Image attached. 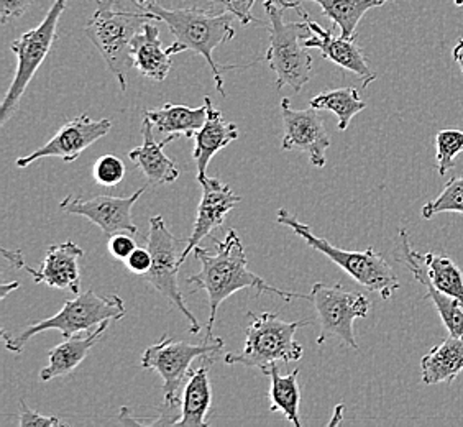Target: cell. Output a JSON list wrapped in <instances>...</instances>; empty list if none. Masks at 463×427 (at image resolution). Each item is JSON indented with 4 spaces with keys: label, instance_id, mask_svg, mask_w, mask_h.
Instances as JSON below:
<instances>
[{
    "label": "cell",
    "instance_id": "cell-38",
    "mask_svg": "<svg viewBox=\"0 0 463 427\" xmlns=\"http://www.w3.org/2000/svg\"><path fill=\"white\" fill-rule=\"evenodd\" d=\"M2 255H4V259L9 261L12 267L17 268V270H24V267L27 265L25 257H24V253L20 250L2 249Z\"/></svg>",
    "mask_w": 463,
    "mask_h": 427
},
{
    "label": "cell",
    "instance_id": "cell-32",
    "mask_svg": "<svg viewBox=\"0 0 463 427\" xmlns=\"http://www.w3.org/2000/svg\"><path fill=\"white\" fill-rule=\"evenodd\" d=\"M125 178V163L114 155L100 157L94 165V181L104 187L120 185Z\"/></svg>",
    "mask_w": 463,
    "mask_h": 427
},
{
    "label": "cell",
    "instance_id": "cell-12",
    "mask_svg": "<svg viewBox=\"0 0 463 427\" xmlns=\"http://www.w3.org/2000/svg\"><path fill=\"white\" fill-rule=\"evenodd\" d=\"M110 130L112 122L109 119L92 120L90 114H82L61 125V128L53 135V138L48 140L43 147H40L27 157L18 158L17 166L27 168L36 160L50 157L61 158L64 163H74L80 158V153L90 148L92 143L110 134Z\"/></svg>",
    "mask_w": 463,
    "mask_h": 427
},
{
    "label": "cell",
    "instance_id": "cell-34",
    "mask_svg": "<svg viewBox=\"0 0 463 427\" xmlns=\"http://www.w3.org/2000/svg\"><path fill=\"white\" fill-rule=\"evenodd\" d=\"M20 418H18V426L20 427H58L62 426L61 419L54 418V416H43L36 411L30 410L25 400L20 401Z\"/></svg>",
    "mask_w": 463,
    "mask_h": 427
},
{
    "label": "cell",
    "instance_id": "cell-8",
    "mask_svg": "<svg viewBox=\"0 0 463 427\" xmlns=\"http://www.w3.org/2000/svg\"><path fill=\"white\" fill-rule=\"evenodd\" d=\"M68 0H54L53 5L48 10L42 24L33 30H28L24 35L10 43L12 53L17 56V71L12 80L9 90L0 106V125L9 122L10 117L15 114L24 92L27 90L28 84L35 78L38 68L43 64L46 56L50 53L56 30L61 18L62 12L66 10Z\"/></svg>",
    "mask_w": 463,
    "mask_h": 427
},
{
    "label": "cell",
    "instance_id": "cell-40",
    "mask_svg": "<svg viewBox=\"0 0 463 427\" xmlns=\"http://www.w3.org/2000/svg\"><path fill=\"white\" fill-rule=\"evenodd\" d=\"M18 286H20L18 281H12V283H2V286H0V298H2V299H5V298H7V296H9L12 291L18 289Z\"/></svg>",
    "mask_w": 463,
    "mask_h": 427
},
{
    "label": "cell",
    "instance_id": "cell-41",
    "mask_svg": "<svg viewBox=\"0 0 463 427\" xmlns=\"http://www.w3.org/2000/svg\"><path fill=\"white\" fill-rule=\"evenodd\" d=\"M125 2H132L137 9H140L146 0H125Z\"/></svg>",
    "mask_w": 463,
    "mask_h": 427
},
{
    "label": "cell",
    "instance_id": "cell-7",
    "mask_svg": "<svg viewBox=\"0 0 463 427\" xmlns=\"http://www.w3.org/2000/svg\"><path fill=\"white\" fill-rule=\"evenodd\" d=\"M263 7L269 22V48L265 60L277 74V90L291 88L299 92L311 81L312 58L306 52L303 40L309 35L306 22H286L285 9L277 0H265Z\"/></svg>",
    "mask_w": 463,
    "mask_h": 427
},
{
    "label": "cell",
    "instance_id": "cell-14",
    "mask_svg": "<svg viewBox=\"0 0 463 427\" xmlns=\"http://www.w3.org/2000/svg\"><path fill=\"white\" fill-rule=\"evenodd\" d=\"M281 116L285 122V135L281 148L285 152L301 150L309 157L317 168L326 166V153L330 148V137L326 130L324 119L317 109L296 110L289 99L281 100Z\"/></svg>",
    "mask_w": 463,
    "mask_h": 427
},
{
    "label": "cell",
    "instance_id": "cell-4",
    "mask_svg": "<svg viewBox=\"0 0 463 427\" xmlns=\"http://www.w3.org/2000/svg\"><path fill=\"white\" fill-rule=\"evenodd\" d=\"M277 223L289 227L311 249L326 255L330 261H334L347 275L352 276L358 285L364 286L372 293L380 294L382 299H392V294L402 288L390 263L382 253H378L372 247L364 251L339 249L329 241L317 237L307 223H301L294 214L286 209H278Z\"/></svg>",
    "mask_w": 463,
    "mask_h": 427
},
{
    "label": "cell",
    "instance_id": "cell-33",
    "mask_svg": "<svg viewBox=\"0 0 463 427\" xmlns=\"http://www.w3.org/2000/svg\"><path fill=\"white\" fill-rule=\"evenodd\" d=\"M207 2L215 14H231L232 17L241 20L243 25H251V24L261 25L259 18L253 17L251 14L255 0H207Z\"/></svg>",
    "mask_w": 463,
    "mask_h": 427
},
{
    "label": "cell",
    "instance_id": "cell-37",
    "mask_svg": "<svg viewBox=\"0 0 463 427\" xmlns=\"http://www.w3.org/2000/svg\"><path fill=\"white\" fill-rule=\"evenodd\" d=\"M127 261V267L128 270L135 273V275H146L152 268L153 257L150 253L148 247L146 249H137L130 253V257L125 260Z\"/></svg>",
    "mask_w": 463,
    "mask_h": 427
},
{
    "label": "cell",
    "instance_id": "cell-18",
    "mask_svg": "<svg viewBox=\"0 0 463 427\" xmlns=\"http://www.w3.org/2000/svg\"><path fill=\"white\" fill-rule=\"evenodd\" d=\"M400 242H402V257L404 265L408 267L411 275L418 280L420 285L426 288V299L434 304L442 324L446 326L449 336L462 337L463 336V303L454 296L439 291L436 286L430 283L424 265L419 261L416 251L411 249L410 237L404 229L400 231Z\"/></svg>",
    "mask_w": 463,
    "mask_h": 427
},
{
    "label": "cell",
    "instance_id": "cell-21",
    "mask_svg": "<svg viewBox=\"0 0 463 427\" xmlns=\"http://www.w3.org/2000/svg\"><path fill=\"white\" fill-rule=\"evenodd\" d=\"M112 320H106L99 326L98 329L80 337L78 334L70 338H64V342L50 350L48 354V365L40 372L42 382H50L53 378L68 376L71 375L78 366L84 362L92 347L98 344L104 334L108 332L109 326Z\"/></svg>",
    "mask_w": 463,
    "mask_h": 427
},
{
    "label": "cell",
    "instance_id": "cell-6",
    "mask_svg": "<svg viewBox=\"0 0 463 427\" xmlns=\"http://www.w3.org/2000/svg\"><path fill=\"white\" fill-rule=\"evenodd\" d=\"M251 319L245 330V346L241 354H225L227 365L255 366L263 370L277 362H299L304 348L296 340V332L309 326V320H283L273 312H249Z\"/></svg>",
    "mask_w": 463,
    "mask_h": 427
},
{
    "label": "cell",
    "instance_id": "cell-39",
    "mask_svg": "<svg viewBox=\"0 0 463 427\" xmlns=\"http://www.w3.org/2000/svg\"><path fill=\"white\" fill-rule=\"evenodd\" d=\"M454 60L457 64H458V68H460V71L463 74V38H460L458 42H457V45L454 48Z\"/></svg>",
    "mask_w": 463,
    "mask_h": 427
},
{
    "label": "cell",
    "instance_id": "cell-17",
    "mask_svg": "<svg viewBox=\"0 0 463 427\" xmlns=\"http://www.w3.org/2000/svg\"><path fill=\"white\" fill-rule=\"evenodd\" d=\"M84 257V250L74 242L68 241L58 245H50L45 260L38 270L25 265L24 270L32 275L35 283H45L56 289H68L78 296L80 289V270L78 261Z\"/></svg>",
    "mask_w": 463,
    "mask_h": 427
},
{
    "label": "cell",
    "instance_id": "cell-27",
    "mask_svg": "<svg viewBox=\"0 0 463 427\" xmlns=\"http://www.w3.org/2000/svg\"><path fill=\"white\" fill-rule=\"evenodd\" d=\"M263 375H268L271 380L269 386V411L281 413L288 422L296 427H301L299 421V404H301V388L298 383L299 370L296 368L291 374L281 375L277 364L265 366Z\"/></svg>",
    "mask_w": 463,
    "mask_h": 427
},
{
    "label": "cell",
    "instance_id": "cell-24",
    "mask_svg": "<svg viewBox=\"0 0 463 427\" xmlns=\"http://www.w3.org/2000/svg\"><path fill=\"white\" fill-rule=\"evenodd\" d=\"M463 372V336L449 337L430 348L429 354L420 358L422 383L432 386L439 383H454Z\"/></svg>",
    "mask_w": 463,
    "mask_h": 427
},
{
    "label": "cell",
    "instance_id": "cell-2",
    "mask_svg": "<svg viewBox=\"0 0 463 427\" xmlns=\"http://www.w3.org/2000/svg\"><path fill=\"white\" fill-rule=\"evenodd\" d=\"M140 10H145L152 15L153 20L165 22L171 33L175 35V43L168 48V53H183L194 52L204 58L213 70L215 81V90L223 98L227 96L223 90V78L221 66L215 62L214 50L217 46L231 42L235 36L232 27L231 14H215L213 10L197 9H166L156 0H146Z\"/></svg>",
    "mask_w": 463,
    "mask_h": 427
},
{
    "label": "cell",
    "instance_id": "cell-20",
    "mask_svg": "<svg viewBox=\"0 0 463 427\" xmlns=\"http://www.w3.org/2000/svg\"><path fill=\"white\" fill-rule=\"evenodd\" d=\"M142 147H137L128 153V158L137 169L142 171L143 176L150 185H170L179 178V168L176 161L168 158L163 148L165 143L155 142L153 138V124L143 119Z\"/></svg>",
    "mask_w": 463,
    "mask_h": 427
},
{
    "label": "cell",
    "instance_id": "cell-23",
    "mask_svg": "<svg viewBox=\"0 0 463 427\" xmlns=\"http://www.w3.org/2000/svg\"><path fill=\"white\" fill-rule=\"evenodd\" d=\"M132 56H134V68L138 70L142 76L148 80H166L170 74L173 60L168 50L163 48L160 30L156 25L146 22L142 30L135 35L132 42Z\"/></svg>",
    "mask_w": 463,
    "mask_h": 427
},
{
    "label": "cell",
    "instance_id": "cell-5",
    "mask_svg": "<svg viewBox=\"0 0 463 427\" xmlns=\"http://www.w3.org/2000/svg\"><path fill=\"white\" fill-rule=\"evenodd\" d=\"M125 314L127 309H125L124 299L120 296L104 298V296H99L96 291L88 289L86 293H80L74 299L66 301L61 311L54 314L53 318L33 322L15 336H10L4 330L2 336H4L5 347L9 348L10 352L22 354L28 340L40 336L45 330H60L62 337L70 338L80 332L90 334L92 330L98 329L99 326L106 320L114 322V320L124 319Z\"/></svg>",
    "mask_w": 463,
    "mask_h": 427
},
{
    "label": "cell",
    "instance_id": "cell-26",
    "mask_svg": "<svg viewBox=\"0 0 463 427\" xmlns=\"http://www.w3.org/2000/svg\"><path fill=\"white\" fill-rule=\"evenodd\" d=\"M283 9H293V2L304 0H277ZM316 2L322 9V14L329 17L334 25H337L340 35L344 38H355L356 27L368 10L382 7L392 0H309Z\"/></svg>",
    "mask_w": 463,
    "mask_h": 427
},
{
    "label": "cell",
    "instance_id": "cell-29",
    "mask_svg": "<svg viewBox=\"0 0 463 427\" xmlns=\"http://www.w3.org/2000/svg\"><path fill=\"white\" fill-rule=\"evenodd\" d=\"M312 109L330 110L339 119V130L345 132L352 119L360 114L366 104L360 99L355 88H340V90H326L319 96L311 99Z\"/></svg>",
    "mask_w": 463,
    "mask_h": 427
},
{
    "label": "cell",
    "instance_id": "cell-9",
    "mask_svg": "<svg viewBox=\"0 0 463 427\" xmlns=\"http://www.w3.org/2000/svg\"><path fill=\"white\" fill-rule=\"evenodd\" d=\"M148 225L150 229L146 235V247L152 253L153 263L150 271L143 275V278L189 320V332L193 336H199L201 322L187 309L184 296L181 293L178 283V273L181 270L179 257L186 247L187 239H179L173 235L161 215H153Z\"/></svg>",
    "mask_w": 463,
    "mask_h": 427
},
{
    "label": "cell",
    "instance_id": "cell-31",
    "mask_svg": "<svg viewBox=\"0 0 463 427\" xmlns=\"http://www.w3.org/2000/svg\"><path fill=\"white\" fill-rule=\"evenodd\" d=\"M463 152V130H440L436 135V166L440 176L454 169L455 158Z\"/></svg>",
    "mask_w": 463,
    "mask_h": 427
},
{
    "label": "cell",
    "instance_id": "cell-28",
    "mask_svg": "<svg viewBox=\"0 0 463 427\" xmlns=\"http://www.w3.org/2000/svg\"><path fill=\"white\" fill-rule=\"evenodd\" d=\"M419 261L424 265L426 275L439 291L454 296L463 303V273L454 260L442 253H419Z\"/></svg>",
    "mask_w": 463,
    "mask_h": 427
},
{
    "label": "cell",
    "instance_id": "cell-42",
    "mask_svg": "<svg viewBox=\"0 0 463 427\" xmlns=\"http://www.w3.org/2000/svg\"><path fill=\"white\" fill-rule=\"evenodd\" d=\"M454 4L457 7H463V0H454Z\"/></svg>",
    "mask_w": 463,
    "mask_h": 427
},
{
    "label": "cell",
    "instance_id": "cell-10",
    "mask_svg": "<svg viewBox=\"0 0 463 427\" xmlns=\"http://www.w3.org/2000/svg\"><path fill=\"white\" fill-rule=\"evenodd\" d=\"M223 348L222 338L205 337L201 344H189L184 340H176L165 334L160 342L145 348L142 356V366L146 370L158 372L163 378V394L165 404L176 410L181 406L179 388L191 372V365L197 358L214 356Z\"/></svg>",
    "mask_w": 463,
    "mask_h": 427
},
{
    "label": "cell",
    "instance_id": "cell-11",
    "mask_svg": "<svg viewBox=\"0 0 463 427\" xmlns=\"http://www.w3.org/2000/svg\"><path fill=\"white\" fill-rule=\"evenodd\" d=\"M311 303L321 326L317 344L322 346L329 338L337 337L356 350L354 322L366 318L372 306L365 294L345 289L340 283L332 286L316 283L311 289Z\"/></svg>",
    "mask_w": 463,
    "mask_h": 427
},
{
    "label": "cell",
    "instance_id": "cell-22",
    "mask_svg": "<svg viewBox=\"0 0 463 427\" xmlns=\"http://www.w3.org/2000/svg\"><path fill=\"white\" fill-rule=\"evenodd\" d=\"M209 356H204V364L191 370L187 375L181 413L176 426L207 427V414L213 404V388L209 382Z\"/></svg>",
    "mask_w": 463,
    "mask_h": 427
},
{
    "label": "cell",
    "instance_id": "cell-16",
    "mask_svg": "<svg viewBox=\"0 0 463 427\" xmlns=\"http://www.w3.org/2000/svg\"><path fill=\"white\" fill-rule=\"evenodd\" d=\"M197 181L203 186V197L197 207L196 223L191 235L187 237L186 247L179 257V267H183L189 253L194 251L203 239L222 225L227 214L241 201V197L235 195L229 185H223L221 179L205 176Z\"/></svg>",
    "mask_w": 463,
    "mask_h": 427
},
{
    "label": "cell",
    "instance_id": "cell-15",
    "mask_svg": "<svg viewBox=\"0 0 463 427\" xmlns=\"http://www.w3.org/2000/svg\"><path fill=\"white\" fill-rule=\"evenodd\" d=\"M296 12L307 24L311 32L303 40V45L306 48H317L321 52L322 58L337 64L345 71L356 74L362 80L364 88H368L376 80V72L370 68L364 50L356 45L355 38L334 36L330 30H326L317 22H314L306 10L298 7Z\"/></svg>",
    "mask_w": 463,
    "mask_h": 427
},
{
    "label": "cell",
    "instance_id": "cell-35",
    "mask_svg": "<svg viewBox=\"0 0 463 427\" xmlns=\"http://www.w3.org/2000/svg\"><path fill=\"white\" fill-rule=\"evenodd\" d=\"M135 249H137V243L132 239V233L122 232L109 237V251L112 253L114 259L127 260Z\"/></svg>",
    "mask_w": 463,
    "mask_h": 427
},
{
    "label": "cell",
    "instance_id": "cell-25",
    "mask_svg": "<svg viewBox=\"0 0 463 427\" xmlns=\"http://www.w3.org/2000/svg\"><path fill=\"white\" fill-rule=\"evenodd\" d=\"M143 119L150 120L153 127L163 134L175 135L176 138H193L204 127L207 120V104L193 107L165 104L160 109H148L143 112Z\"/></svg>",
    "mask_w": 463,
    "mask_h": 427
},
{
    "label": "cell",
    "instance_id": "cell-3",
    "mask_svg": "<svg viewBox=\"0 0 463 427\" xmlns=\"http://www.w3.org/2000/svg\"><path fill=\"white\" fill-rule=\"evenodd\" d=\"M120 0H99L96 14L88 20L86 36L102 54L109 71L114 74L120 90H127L128 71L134 68L132 42L143 25L153 20L145 10L116 9Z\"/></svg>",
    "mask_w": 463,
    "mask_h": 427
},
{
    "label": "cell",
    "instance_id": "cell-30",
    "mask_svg": "<svg viewBox=\"0 0 463 427\" xmlns=\"http://www.w3.org/2000/svg\"><path fill=\"white\" fill-rule=\"evenodd\" d=\"M444 213L463 214V176L447 181L442 193L420 209V215L426 221H430L437 214Z\"/></svg>",
    "mask_w": 463,
    "mask_h": 427
},
{
    "label": "cell",
    "instance_id": "cell-36",
    "mask_svg": "<svg viewBox=\"0 0 463 427\" xmlns=\"http://www.w3.org/2000/svg\"><path fill=\"white\" fill-rule=\"evenodd\" d=\"M33 0H0V20L2 24H9L12 20L22 17Z\"/></svg>",
    "mask_w": 463,
    "mask_h": 427
},
{
    "label": "cell",
    "instance_id": "cell-19",
    "mask_svg": "<svg viewBox=\"0 0 463 427\" xmlns=\"http://www.w3.org/2000/svg\"><path fill=\"white\" fill-rule=\"evenodd\" d=\"M204 102L207 104V120L204 127L193 137V158L196 161L197 179L207 176V166L211 160L241 135L237 125L223 120L222 112L213 106L209 96H205Z\"/></svg>",
    "mask_w": 463,
    "mask_h": 427
},
{
    "label": "cell",
    "instance_id": "cell-1",
    "mask_svg": "<svg viewBox=\"0 0 463 427\" xmlns=\"http://www.w3.org/2000/svg\"><path fill=\"white\" fill-rule=\"evenodd\" d=\"M215 242V250L203 249L197 245L194 249V255L201 263V270L196 275L189 276L187 283L193 286L194 291H205L207 301H209V322H207V336H213L215 318L221 304L229 299L232 294L250 288L257 296L260 294H275L283 298L285 301L291 299H306L311 301V294L291 293L285 289H278L273 286L267 285L263 278L255 275L249 268L247 251L243 249L241 237L237 231L227 232L223 241Z\"/></svg>",
    "mask_w": 463,
    "mask_h": 427
},
{
    "label": "cell",
    "instance_id": "cell-13",
    "mask_svg": "<svg viewBox=\"0 0 463 427\" xmlns=\"http://www.w3.org/2000/svg\"><path fill=\"white\" fill-rule=\"evenodd\" d=\"M145 191L146 187H140L132 196H98L90 201L70 195L60 203V209L62 213L80 215L90 223H96L108 237L122 232L138 235V227L132 219V209Z\"/></svg>",
    "mask_w": 463,
    "mask_h": 427
}]
</instances>
